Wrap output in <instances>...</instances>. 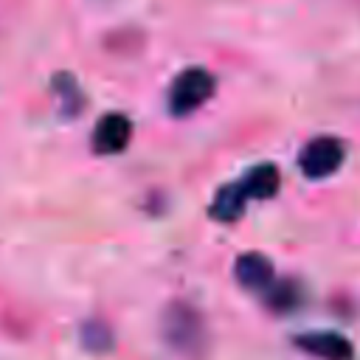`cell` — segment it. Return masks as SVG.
I'll return each instance as SVG.
<instances>
[{
    "mask_svg": "<svg viewBox=\"0 0 360 360\" xmlns=\"http://www.w3.org/2000/svg\"><path fill=\"white\" fill-rule=\"evenodd\" d=\"M214 93V76L205 68H188L183 70L169 90V110L174 115H188L197 107H202Z\"/></svg>",
    "mask_w": 360,
    "mask_h": 360,
    "instance_id": "6da1fadb",
    "label": "cell"
},
{
    "mask_svg": "<svg viewBox=\"0 0 360 360\" xmlns=\"http://www.w3.org/2000/svg\"><path fill=\"white\" fill-rule=\"evenodd\" d=\"M163 335L177 352H197L202 346V321L191 307L174 304L163 315Z\"/></svg>",
    "mask_w": 360,
    "mask_h": 360,
    "instance_id": "7a4b0ae2",
    "label": "cell"
},
{
    "mask_svg": "<svg viewBox=\"0 0 360 360\" xmlns=\"http://www.w3.org/2000/svg\"><path fill=\"white\" fill-rule=\"evenodd\" d=\"M236 281L248 290H267L273 284V264L262 253H245L236 259Z\"/></svg>",
    "mask_w": 360,
    "mask_h": 360,
    "instance_id": "8992f818",
    "label": "cell"
},
{
    "mask_svg": "<svg viewBox=\"0 0 360 360\" xmlns=\"http://www.w3.org/2000/svg\"><path fill=\"white\" fill-rule=\"evenodd\" d=\"M340 163H343V143L332 135H321L309 141L301 152V172L312 180L329 177L332 172L340 169Z\"/></svg>",
    "mask_w": 360,
    "mask_h": 360,
    "instance_id": "3957f363",
    "label": "cell"
},
{
    "mask_svg": "<svg viewBox=\"0 0 360 360\" xmlns=\"http://www.w3.org/2000/svg\"><path fill=\"white\" fill-rule=\"evenodd\" d=\"M248 200H250V197H248L242 180H239V183H231V186H222V188L217 191L214 202H211V217H217L219 222H233V219L242 217Z\"/></svg>",
    "mask_w": 360,
    "mask_h": 360,
    "instance_id": "52a82bcc",
    "label": "cell"
},
{
    "mask_svg": "<svg viewBox=\"0 0 360 360\" xmlns=\"http://www.w3.org/2000/svg\"><path fill=\"white\" fill-rule=\"evenodd\" d=\"M132 138V124L127 115L121 112H107L98 124H96V132H93V149L101 152V155H115L121 152Z\"/></svg>",
    "mask_w": 360,
    "mask_h": 360,
    "instance_id": "277c9868",
    "label": "cell"
},
{
    "mask_svg": "<svg viewBox=\"0 0 360 360\" xmlns=\"http://www.w3.org/2000/svg\"><path fill=\"white\" fill-rule=\"evenodd\" d=\"M295 343L301 349H307L309 354H318V357H326V360H352L354 349L352 343L338 335V332H309V335H298Z\"/></svg>",
    "mask_w": 360,
    "mask_h": 360,
    "instance_id": "5b68a950",
    "label": "cell"
},
{
    "mask_svg": "<svg viewBox=\"0 0 360 360\" xmlns=\"http://www.w3.org/2000/svg\"><path fill=\"white\" fill-rule=\"evenodd\" d=\"M242 186L248 191V197H256V200H267L278 191V172L276 166L270 163H262L256 169H250L245 177H242Z\"/></svg>",
    "mask_w": 360,
    "mask_h": 360,
    "instance_id": "ba28073f",
    "label": "cell"
}]
</instances>
